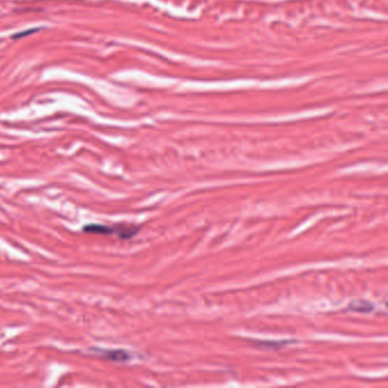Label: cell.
<instances>
[{
    "mask_svg": "<svg viewBox=\"0 0 388 388\" xmlns=\"http://www.w3.org/2000/svg\"><path fill=\"white\" fill-rule=\"evenodd\" d=\"M375 305L370 303V302L364 301V300H356L353 301L352 303L348 305V310L354 312H360V313H370L374 311Z\"/></svg>",
    "mask_w": 388,
    "mask_h": 388,
    "instance_id": "obj_4",
    "label": "cell"
},
{
    "mask_svg": "<svg viewBox=\"0 0 388 388\" xmlns=\"http://www.w3.org/2000/svg\"><path fill=\"white\" fill-rule=\"evenodd\" d=\"M100 356L106 360H111L114 362H125L130 360L131 355L124 350H101L99 351Z\"/></svg>",
    "mask_w": 388,
    "mask_h": 388,
    "instance_id": "obj_1",
    "label": "cell"
},
{
    "mask_svg": "<svg viewBox=\"0 0 388 388\" xmlns=\"http://www.w3.org/2000/svg\"><path fill=\"white\" fill-rule=\"evenodd\" d=\"M114 229V234H117L120 238L122 239H130L132 237H135L138 231L140 230V227L137 226H132V225H124V223H121V225H117L115 227H113Z\"/></svg>",
    "mask_w": 388,
    "mask_h": 388,
    "instance_id": "obj_2",
    "label": "cell"
},
{
    "mask_svg": "<svg viewBox=\"0 0 388 388\" xmlns=\"http://www.w3.org/2000/svg\"><path fill=\"white\" fill-rule=\"evenodd\" d=\"M287 344V342H257V346H260L262 348H281L282 346Z\"/></svg>",
    "mask_w": 388,
    "mask_h": 388,
    "instance_id": "obj_5",
    "label": "cell"
},
{
    "mask_svg": "<svg viewBox=\"0 0 388 388\" xmlns=\"http://www.w3.org/2000/svg\"><path fill=\"white\" fill-rule=\"evenodd\" d=\"M85 233L92 234H103V236H109V234H114V229L113 227H108L105 225H88L83 227Z\"/></svg>",
    "mask_w": 388,
    "mask_h": 388,
    "instance_id": "obj_3",
    "label": "cell"
}]
</instances>
